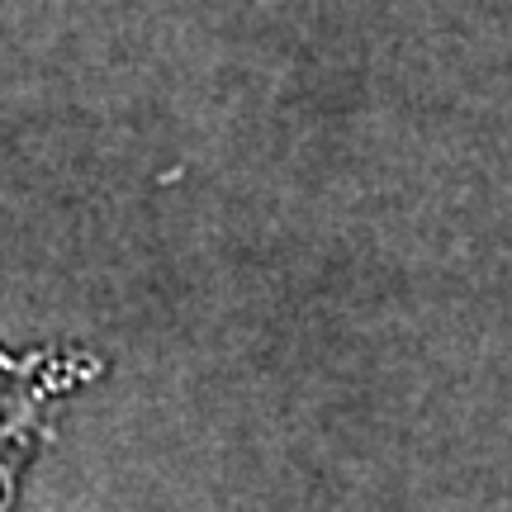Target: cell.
Segmentation results:
<instances>
[{
	"mask_svg": "<svg viewBox=\"0 0 512 512\" xmlns=\"http://www.w3.org/2000/svg\"><path fill=\"white\" fill-rule=\"evenodd\" d=\"M95 375V361L81 351H43L29 375H15V394L0 399V512L15 508L24 475L43 441L53 437V413L62 394Z\"/></svg>",
	"mask_w": 512,
	"mask_h": 512,
	"instance_id": "6da1fadb",
	"label": "cell"
},
{
	"mask_svg": "<svg viewBox=\"0 0 512 512\" xmlns=\"http://www.w3.org/2000/svg\"><path fill=\"white\" fill-rule=\"evenodd\" d=\"M38 361H43V351H34V356H15V351L0 347V370H5L10 380H15V375H29V370L38 366Z\"/></svg>",
	"mask_w": 512,
	"mask_h": 512,
	"instance_id": "7a4b0ae2",
	"label": "cell"
}]
</instances>
